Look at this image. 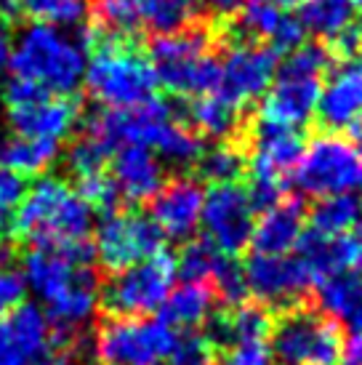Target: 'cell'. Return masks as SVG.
Instances as JSON below:
<instances>
[{"instance_id": "cell-45", "label": "cell", "mask_w": 362, "mask_h": 365, "mask_svg": "<svg viewBox=\"0 0 362 365\" xmlns=\"http://www.w3.org/2000/svg\"><path fill=\"white\" fill-rule=\"evenodd\" d=\"M11 48H14V30H11L9 16L0 14V64H9Z\"/></svg>"}, {"instance_id": "cell-11", "label": "cell", "mask_w": 362, "mask_h": 365, "mask_svg": "<svg viewBox=\"0 0 362 365\" xmlns=\"http://www.w3.org/2000/svg\"><path fill=\"white\" fill-rule=\"evenodd\" d=\"M200 224L213 248L224 256H237L251 243L256 208L242 182L211 184L202 200Z\"/></svg>"}, {"instance_id": "cell-39", "label": "cell", "mask_w": 362, "mask_h": 365, "mask_svg": "<svg viewBox=\"0 0 362 365\" xmlns=\"http://www.w3.org/2000/svg\"><path fill=\"white\" fill-rule=\"evenodd\" d=\"M222 365H272V352L267 339H251L227 346Z\"/></svg>"}, {"instance_id": "cell-50", "label": "cell", "mask_w": 362, "mask_h": 365, "mask_svg": "<svg viewBox=\"0 0 362 365\" xmlns=\"http://www.w3.org/2000/svg\"><path fill=\"white\" fill-rule=\"evenodd\" d=\"M19 11V0H0V14L3 16H11Z\"/></svg>"}, {"instance_id": "cell-22", "label": "cell", "mask_w": 362, "mask_h": 365, "mask_svg": "<svg viewBox=\"0 0 362 365\" xmlns=\"http://www.w3.org/2000/svg\"><path fill=\"white\" fill-rule=\"evenodd\" d=\"M322 314L333 323H343L352 336H362V272H333L317 285Z\"/></svg>"}, {"instance_id": "cell-44", "label": "cell", "mask_w": 362, "mask_h": 365, "mask_svg": "<svg viewBox=\"0 0 362 365\" xmlns=\"http://www.w3.org/2000/svg\"><path fill=\"white\" fill-rule=\"evenodd\" d=\"M343 245H346V262H349V267L362 272V222L343 237Z\"/></svg>"}, {"instance_id": "cell-6", "label": "cell", "mask_w": 362, "mask_h": 365, "mask_svg": "<svg viewBox=\"0 0 362 365\" xmlns=\"http://www.w3.org/2000/svg\"><path fill=\"white\" fill-rule=\"evenodd\" d=\"M269 352L277 365H338L343 336L328 314L291 307L272 320Z\"/></svg>"}, {"instance_id": "cell-43", "label": "cell", "mask_w": 362, "mask_h": 365, "mask_svg": "<svg viewBox=\"0 0 362 365\" xmlns=\"http://www.w3.org/2000/svg\"><path fill=\"white\" fill-rule=\"evenodd\" d=\"M16 211H3L0 208V267H9L11 254H14V243H16Z\"/></svg>"}, {"instance_id": "cell-26", "label": "cell", "mask_w": 362, "mask_h": 365, "mask_svg": "<svg viewBox=\"0 0 362 365\" xmlns=\"http://www.w3.org/2000/svg\"><path fill=\"white\" fill-rule=\"evenodd\" d=\"M362 222V197L360 195H328L312 208L309 230L325 237H346Z\"/></svg>"}, {"instance_id": "cell-5", "label": "cell", "mask_w": 362, "mask_h": 365, "mask_svg": "<svg viewBox=\"0 0 362 365\" xmlns=\"http://www.w3.org/2000/svg\"><path fill=\"white\" fill-rule=\"evenodd\" d=\"M213 32L187 27L173 35H157L150 43V61L157 83L176 96H208L222 86V61L213 56Z\"/></svg>"}, {"instance_id": "cell-51", "label": "cell", "mask_w": 362, "mask_h": 365, "mask_svg": "<svg viewBox=\"0 0 362 365\" xmlns=\"http://www.w3.org/2000/svg\"><path fill=\"white\" fill-rule=\"evenodd\" d=\"M354 6H357V9H360V14H362V0H354Z\"/></svg>"}, {"instance_id": "cell-33", "label": "cell", "mask_w": 362, "mask_h": 365, "mask_svg": "<svg viewBox=\"0 0 362 365\" xmlns=\"http://www.w3.org/2000/svg\"><path fill=\"white\" fill-rule=\"evenodd\" d=\"M173 259H176V277H181L184 283H205L213 272L219 251L208 237H192L181 245L179 256Z\"/></svg>"}, {"instance_id": "cell-16", "label": "cell", "mask_w": 362, "mask_h": 365, "mask_svg": "<svg viewBox=\"0 0 362 365\" xmlns=\"http://www.w3.org/2000/svg\"><path fill=\"white\" fill-rule=\"evenodd\" d=\"M328 131H346L362 142V64L349 61L322 83L320 102L314 112Z\"/></svg>"}, {"instance_id": "cell-27", "label": "cell", "mask_w": 362, "mask_h": 365, "mask_svg": "<svg viewBox=\"0 0 362 365\" xmlns=\"http://www.w3.org/2000/svg\"><path fill=\"white\" fill-rule=\"evenodd\" d=\"M197 179L211 184H229V182H242L248 176V150L245 144L234 142H222L202 150L200 160L195 163Z\"/></svg>"}, {"instance_id": "cell-36", "label": "cell", "mask_w": 362, "mask_h": 365, "mask_svg": "<svg viewBox=\"0 0 362 365\" xmlns=\"http://www.w3.org/2000/svg\"><path fill=\"white\" fill-rule=\"evenodd\" d=\"M19 11L43 24H81L86 6L81 0H19Z\"/></svg>"}, {"instance_id": "cell-18", "label": "cell", "mask_w": 362, "mask_h": 365, "mask_svg": "<svg viewBox=\"0 0 362 365\" xmlns=\"http://www.w3.org/2000/svg\"><path fill=\"white\" fill-rule=\"evenodd\" d=\"M51 344V325L41 307L19 304L0 320V365H32Z\"/></svg>"}, {"instance_id": "cell-9", "label": "cell", "mask_w": 362, "mask_h": 365, "mask_svg": "<svg viewBox=\"0 0 362 365\" xmlns=\"http://www.w3.org/2000/svg\"><path fill=\"white\" fill-rule=\"evenodd\" d=\"M176 336L160 317H110L96 331L93 352L101 365H157L171 355Z\"/></svg>"}, {"instance_id": "cell-10", "label": "cell", "mask_w": 362, "mask_h": 365, "mask_svg": "<svg viewBox=\"0 0 362 365\" xmlns=\"http://www.w3.org/2000/svg\"><path fill=\"white\" fill-rule=\"evenodd\" d=\"M165 235L150 216L139 211H112L101 219L93 240L96 259L104 269L120 272L165 251Z\"/></svg>"}, {"instance_id": "cell-19", "label": "cell", "mask_w": 362, "mask_h": 365, "mask_svg": "<svg viewBox=\"0 0 362 365\" xmlns=\"http://www.w3.org/2000/svg\"><path fill=\"white\" fill-rule=\"evenodd\" d=\"M81 99H75V96H48L35 104L9 107V120L16 136L51 139V142L70 136V131L81 120Z\"/></svg>"}, {"instance_id": "cell-14", "label": "cell", "mask_w": 362, "mask_h": 365, "mask_svg": "<svg viewBox=\"0 0 362 365\" xmlns=\"http://www.w3.org/2000/svg\"><path fill=\"white\" fill-rule=\"evenodd\" d=\"M248 277V294L256 304L274 307V309H291L299 307L301 296L312 285V272L299 256H264L253 254L245 264Z\"/></svg>"}, {"instance_id": "cell-28", "label": "cell", "mask_w": 362, "mask_h": 365, "mask_svg": "<svg viewBox=\"0 0 362 365\" xmlns=\"http://www.w3.org/2000/svg\"><path fill=\"white\" fill-rule=\"evenodd\" d=\"M59 155V142L51 139H30V136H14L0 144V165L24 176L46 171Z\"/></svg>"}, {"instance_id": "cell-29", "label": "cell", "mask_w": 362, "mask_h": 365, "mask_svg": "<svg viewBox=\"0 0 362 365\" xmlns=\"http://www.w3.org/2000/svg\"><path fill=\"white\" fill-rule=\"evenodd\" d=\"M296 248H299V259L309 267L314 280H322V277L341 272L349 267L343 237H325V235H317L309 230V232L301 235Z\"/></svg>"}, {"instance_id": "cell-17", "label": "cell", "mask_w": 362, "mask_h": 365, "mask_svg": "<svg viewBox=\"0 0 362 365\" xmlns=\"http://www.w3.org/2000/svg\"><path fill=\"white\" fill-rule=\"evenodd\" d=\"M202 200H205V192H202L200 182L181 176V179L162 184L160 192L152 197L150 219L160 227L165 237L187 240L200 227Z\"/></svg>"}, {"instance_id": "cell-34", "label": "cell", "mask_w": 362, "mask_h": 365, "mask_svg": "<svg viewBox=\"0 0 362 365\" xmlns=\"http://www.w3.org/2000/svg\"><path fill=\"white\" fill-rule=\"evenodd\" d=\"M96 24L118 38H131L144 27L139 0H96Z\"/></svg>"}, {"instance_id": "cell-15", "label": "cell", "mask_w": 362, "mask_h": 365, "mask_svg": "<svg viewBox=\"0 0 362 365\" xmlns=\"http://www.w3.org/2000/svg\"><path fill=\"white\" fill-rule=\"evenodd\" d=\"M245 147L248 153V176L251 179H272L285 182V176L293 173L304 155V139L296 128L274 125L262 118H256L248 131Z\"/></svg>"}, {"instance_id": "cell-53", "label": "cell", "mask_w": 362, "mask_h": 365, "mask_svg": "<svg viewBox=\"0 0 362 365\" xmlns=\"http://www.w3.org/2000/svg\"><path fill=\"white\" fill-rule=\"evenodd\" d=\"M81 3H83V0H81Z\"/></svg>"}, {"instance_id": "cell-20", "label": "cell", "mask_w": 362, "mask_h": 365, "mask_svg": "<svg viewBox=\"0 0 362 365\" xmlns=\"http://www.w3.org/2000/svg\"><path fill=\"white\" fill-rule=\"evenodd\" d=\"M112 179L128 203H147L162 190L165 168L147 147H123L112 155Z\"/></svg>"}, {"instance_id": "cell-48", "label": "cell", "mask_w": 362, "mask_h": 365, "mask_svg": "<svg viewBox=\"0 0 362 365\" xmlns=\"http://www.w3.org/2000/svg\"><path fill=\"white\" fill-rule=\"evenodd\" d=\"M213 14H219V16H232V14H237V11L245 6V0H202Z\"/></svg>"}, {"instance_id": "cell-8", "label": "cell", "mask_w": 362, "mask_h": 365, "mask_svg": "<svg viewBox=\"0 0 362 365\" xmlns=\"http://www.w3.org/2000/svg\"><path fill=\"white\" fill-rule=\"evenodd\" d=\"M173 283L176 259L168 251H160L147 262L112 272V277L99 285V304L110 317H147L160 312Z\"/></svg>"}, {"instance_id": "cell-42", "label": "cell", "mask_w": 362, "mask_h": 365, "mask_svg": "<svg viewBox=\"0 0 362 365\" xmlns=\"http://www.w3.org/2000/svg\"><path fill=\"white\" fill-rule=\"evenodd\" d=\"M53 93H48L43 86L32 81H24V78H11L6 83V91H3V99H6V107H24V104H35L48 99Z\"/></svg>"}, {"instance_id": "cell-21", "label": "cell", "mask_w": 362, "mask_h": 365, "mask_svg": "<svg viewBox=\"0 0 362 365\" xmlns=\"http://www.w3.org/2000/svg\"><path fill=\"white\" fill-rule=\"evenodd\" d=\"M304 235V205L296 197H285L277 205L262 211V219L253 224V254L282 256L291 254Z\"/></svg>"}, {"instance_id": "cell-25", "label": "cell", "mask_w": 362, "mask_h": 365, "mask_svg": "<svg viewBox=\"0 0 362 365\" xmlns=\"http://www.w3.org/2000/svg\"><path fill=\"white\" fill-rule=\"evenodd\" d=\"M184 120L200 136H213V139H224V142L240 131V110L227 104L216 93L195 96L184 107Z\"/></svg>"}, {"instance_id": "cell-12", "label": "cell", "mask_w": 362, "mask_h": 365, "mask_svg": "<svg viewBox=\"0 0 362 365\" xmlns=\"http://www.w3.org/2000/svg\"><path fill=\"white\" fill-rule=\"evenodd\" d=\"M171 120V107L155 96L136 107H101V110L90 112L86 133L99 139L112 155L123 147H147L150 150Z\"/></svg>"}, {"instance_id": "cell-32", "label": "cell", "mask_w": 362, "mask_h": 365, "mask_svg": "<svg viewBox=\"0 0 362 365\" xmlns=\"http://www.w3.org/2000/svg\"><path fill=\"white\" fill-rule=\"evenodd\" d=\"M213 294L216 299H222L227 309L240 307L248 302V277H245V264L237 256H224L219 254L216 264H213Z\"/></svg>"}, {"instance_id": "cell-52", "label": "cell", "mask_w": 362, "mask_h": 365, "mask_svg": "<svg viewBox=\"0 0 362 365\" xmlns=\"http://www.w3.org/2000/svg\"><path fill=\"white\" fill-rule=\"evenodd\" d=\"M357 61H360V64H362V53H360V59H357Z\"/></svg>"}, {"instance_id": "cell-31", "label": "cell", "mask_w": 362, "mask_h": 365, "mask_svg": "<svg viewBox=\"0 0 362 365\" xmlns=\"http://www.w3.org/2000/svg\"><path fill=\"white\" fill-rule=\"evenodd\" d=\"M202 150V136L197 131H192L187 123L171 120L165 128L160 131L157 142H155V153L160 155L165 163H173V165H195L200 160Z\"/></svg>"}, {"instance_id": "cell-23", "label": "cell", "mask_w": 362, "mask_h": 365, "mask_svg": "<svg viewBox=\"0 0 362 365\" xmlns=\"http://www.w3.org/2000/svg\"><path fill=\"white\" fill-rule=\"evenodd\" d=\"M86 267H75L72 262H67L64 256L46 251V248H32L30 254L24 256V283L32 294L43 299L46 304L53 302L59 294H64L70 285H75V280L81 277V272Z\"/></svg>"}, {"instance_id": "cell-24", "label": "cell", "mask_w": 362, "mask_h": 365, "mask_svg": "<svg viewBox=\"0 0 362 365\" xmlns=\"http://www.w3.org/2000/svg\"><path fill=\"white\" fill-rule=\"evenodd\" d=\"M213 304H216V294L211 285L205 283H184L179 288H173L165 304L160 307V320L168 323L176 331H192L202 325L213 314Z\"/></svg>"}, {"instance_id": "cell-47", "label": "cell", "mask_w": 362, "mask_h": 365, "mask_svg": "<svg viewBox=\"0 0 362 365\" xmlns=\"http://www.w3.org/2000/svg\"><path fill=\"white\" fill-rule=\"evenodd\" d=\"M70 352H72V349H70ZM70 352L56 349V346L48 344V349H43L41 355L35 357V363H32V365H70Z\"/></svg>"}, {"instance_id": "cell-49", "label": "cell", "mask_w": 362, "mask_h": 365, "mask_svg": "<svg viewBox=\"0 0 362 365\" xmlns=\"http://www.w3.org/2000/svg\"><path fill=\"white\" fill-rule=\"evenodd\" d=\"M264 3H269V6H274V9H280V11H288V9L301 6L304 0H264Z\"/></svg>"}, {"instance_id": "cell-40", "label": "cell", "mask_w": 362, "mask_h": 365, "mask_svg": "<svg viewBox=\"0 0 362 365\" xmlns=\"http://www.w3.org/2000/svg\"><path fill=\"white\" fill-rule=\"evenodd\" d=\"M27 192H30V179L24 173L0 165V208L3 211H16L24 203Z\"/></svg>"}, {"instance_id": "cell-7", "label": "cell", "mask_w": 362, "mask_h": 365, "mask_svg": "<svg viewBox=\"0 0 362 365\" xmlns=\"http://www.w3.org/2000/svg\"><path fill=\"white\" fill-rule=\"evenodd\" d=\"M293 184L314 197L362 192V142L338 133L314 136L293 168Z\"/></svg>"}, {"instance_id": "cell-35", "label": "cell", "mask_w": 362, "mask_h": 365, "mask_svg": "<svg viewBox=\"0 0 362 365\" xmlns=\"http://www.w3.org/2000/svg\"><path fill=\"white\" fill-rule=\"evenodd\" d=\"M107 160H112V153L93 136H81L70 144L67 150V168L75 179L90 176V173H101L107 168Z\"/></svg>"}, {"instance_id": "cell-37", "label": "cell", "mask_w": 362, "mask_h": 365, "mask_svg": "<svg viewBox=\"0 0 362 365\" xmlns=\"http://www.w3.org/2000/svg\"><path fill=\"white\" fill-rule=\"evenodd\" d=\"M75 192L81 195L83 200L93 208V213H112L118 211V203H120V190H118V184H115V179H112L107 171L101 173H90V176H83V179H78V184H75Z\"/></svg>"}, {"instance_id": "cell-3", "label": "cell", "mask_w": 362, "mask_h": 365, "mask_svg": "<svg viewBox=\"0 0 362 365\" xmlns=\"http://www.w3.org/2000/svg\"><path fill=\"white\" fill-rule=\"evenodd\" d=\"M11 78L43 86L53 96H70L86 75V51L53 24L32 21L9 56Z\"/></svg>"}, {"instance_id": "cell-2", "label": "cell", "mask_w": 362, "mask_h": 365, "mask_svg": "<svg viewBox=\"0 0 362 365\" xmlns=\"http://www.w3.org/2000/svg\"><path fill=\"white\" fill-rule=\"evenodd\" d=\"M333 53L320 43H301L277 67L259 118L285 128H301L314 118L320 102L322 78L331 70Z\"/></svg>"}, {"instance_id": "cell-4", "label": "cell", "mask_w": 362, "mask_h": 365, "mask_svg": "<svg viewBox=\"0 0 362 365\" xmlns=\"http://www.w3.org/2000/svg\"><path fill=\"white\" fill-rule=\"evenodd\" d=\"M83 81L90 99L104 107H136L150 102L160 86L150 56L128 46V38H118L112 32L90 51Z\"/></svg>"}, {"instance_id": "cell-30", "label": "cell", "mask_w": 362, "mask_h": 365, "mask_svg": "<svg viewBox=\"0 0 362 365\" xmlns=\"http://www.w3.org/2000/svg\"><path fill=\"white\" fill-rule=\"evenodd\" d=\"M352 11L354 0H304L299 21L304 30L331 41L352 24Z\"/></svg>"}, {"instance_id": "cell-46", "label": "cell", "mask_w": 362, "mask_h": 365, "mask_svg": "<svg viewBox=\"0 0 362 365\" xmlns=\"http://www.w3.org/2000/svg\"><path fill=\"white\" fill-rule=\"evenodd\" d=\"M338 365H362V336H352L349 341H343Z\"/></svg>"}, {"instance_id": "cell-38", "label": "cell", "mask_w": 362, "mask_h": 365, "mask_svg": "<svg viewBox=\"0 0 362 365\" xmlns=\"http://www.w3.org/2000/svg\"><path fill=\"white\" fill-rule=\"evenodd\" d=\"M168 365H213L216 346L208 341L205 334L197 331H181L173 341L171 355L165 357Z\"/></svg>"}, {"instance_id": "cell-41", "label": "cell", "mask_w": 362, "mask_h": 365, "mask_svg": "<svg viewBox=\"0 0 362 365\" xmlns=\"http://www.w3.org/2000/svg\"><path fill=\"white\" fill-rule=\"evenodd\" d=\"M24 296H27V283L21 272L11 267H0V320L19 304H24Z\"/></svg>"}, {"instance_id": "cell-1", "label": "cell", "mask_w": 362, "mask_h": 365, "mask_svg": "<svg viewBox=\"0 0 362 365\" xmlns=\"http://www.w3.org/2000/svg\"><path fill=\"white\" fill-rule=\"evenodd\" d=\"M14 219L16 235L30 240L32 248L46 251H53L72 240H88L93 230V208L70 184L53 176L32 184Z\"/></svg>"}, {"instance_id": "cell-13", "label": "cell", "mask_w": 362, "mask_h": 365, "mask_svg": "<svg viewBox=\"0 0 362 365\" xmlns=\"http://www.w3.org/2000/svg\"><path fill=\"white\" fill-rule=\"evenodd\" d=\"M280 67V53L264 43H232L222 61V86L216 96L232 107H248L267 93Z\"/></svg>"}]
</instances>
